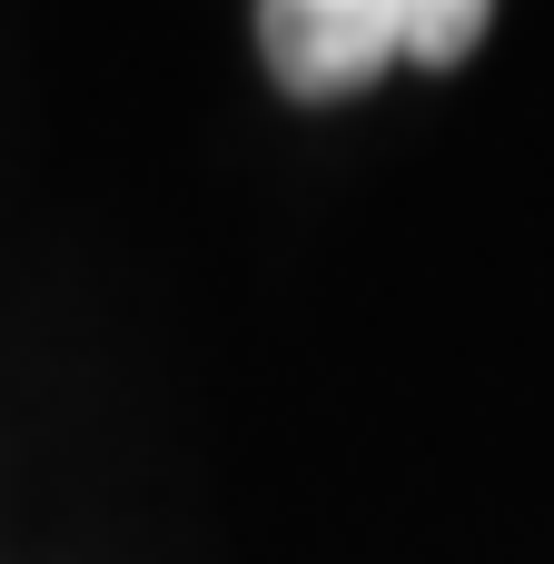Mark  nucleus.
<instances>
[{
    "label": "nucleus",
    "mask_w": 554,
    "mask_h": 564,
    "mask_svg": "<svg viewBox=\"0 0 554 564\" xmlns=\"http://www.w3.org/2000/svg\"><path fill=\"white\" fill-rule=\"evenodd\" d=\"M258 50L287 99H347L406 59V0H258Z\"/></svg>",
    "instance_id": "obj_1"
},
{
    "label": "nucleus",
    "mask_w": 554,
    "mask_h": 564,
    "mask_svg": "<svg viewBox=\"0 0 554 564\" xmlns=\"http://www.w3.org/2000/svg\"><path fill=\"white\" fill-rule=\"evenodd\" d=\"M486 10H496V0H406V59L456 69V59L486 40Z\"/></svg>",
    "instance_id": "obj_2"
}]
</instances>
